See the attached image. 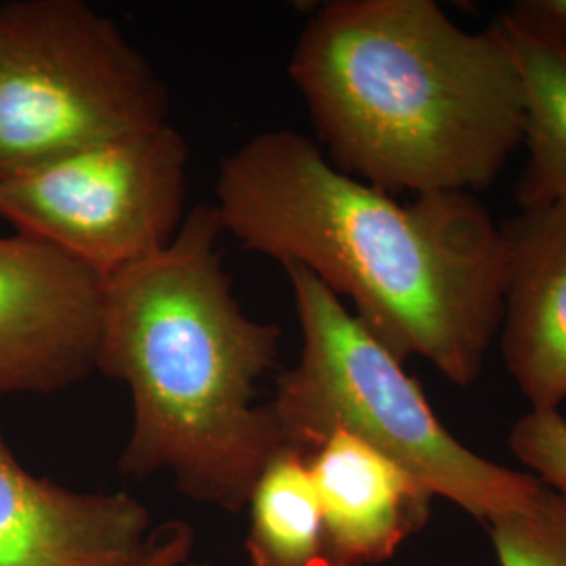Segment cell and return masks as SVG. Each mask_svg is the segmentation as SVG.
Masks as SVG:
<instances>
[{
  "label": "cell",
  "instance_id": "15",
  "mask_svg": "<svg viewBox=\"0 0 566 566\" xmlns=\"http://www.w3.org/2000/svg\"><path fill=\"white\" fill-rule=\"evenodd\" d=\"M500 18L566 51V0H516Z\"/></svg>",
  "mask_w": 566,
  "mask_h": 566
},
{
  "label": "cell",
  "instance_id": "9",
  "mask_svg": "<svg viewBox=\"0 0 566 566\" xmlns=\"http://www.w3.org/2000/svg\"><path fill=\"white\" fill-rule=\"evenodd\" d=\"M506 248L497 336L533 409L566 401V202L521 208L500 227Z\"/></svg>",
  "mask_w": 566,
  "mask_h": 566
},
{
  "label": "cell",
  "instance_id": "14",
  "mask_svg": "<svg viewBox=\"0 0 566 566\" xmlns=\"http://www.w3.org/2000/svg\"><path fill=\"white\" fill-rule=\"evenodd\" d=\"M507 443L544 485L566 495V418L558 409H531L514 424Z\"/></svg>",
  "mask_w": 566,
  "mask_h": 566
},
{
  "label": "cell",
  "instance_id": "10",
  "mask_svg": "<svg viewBox=\"0 0 566 566\" xmlns=\"http://www.w3.org/2000/svg\"><path fill=\"white\" fill-rule=\"evenodd\" d=\"M308 468L332 566L386 563L430 518L434 495L403 465L350 432H332L308 455Z\"/></svg>",
  "mask_w": 566,
  "mask_h": 566
},
{
  "label": "cell",
  "instance_id": "2",
  "mask_svg": "<svg viewBox=\"0 0 566 566\" xmlns=\"http://www.w3.org/2000/svg\"><path fill=\"white\" fill-rule=\"evenodd\" d=\"M290 78L329 163L386 193H470L523 145L521 72L497 23L472 34L434 0H332Z\"/></svg>",
  "mask_w": 566,
  "mask_h": 566
},
{
  "label": "cell",
  "instance_id": "4",
  "mask_svg": "<svg viewBox=\"0 0 566 566\" xmlns=\"http://www.w3.org/2000/svg\"><path fill=\"white\" fill-rule=\"evenodd\" d=\"M303 332L301 359L277 376L266 403L283 449L311 455L344 430L409 470L437 497L493 521L528 506L544 483L460 443L420 385L348 306L303 266H283Z\"/></svg>",
  "mask_w": 566,
  "mask_h": 566
},
{
  "label": "cell",
  "instance_id": "6",
  "mask_svg": "<svg viewBox=\"0 0 566 566\" xmlns=\"http://www.w3.org/2000/svg\"><path fill=\"white\" fill-rule=\"evenodd\" d=\"M187 158L172 124L142 128L0 181V219L107 280L179 233Z\"/></svg>",
  "mask_w": 566,
  "mask_h": 566
},
{
  "label": "cell",
  "instance_id": "5",
  "mask_svg": "<svg viewBox=\"0 0 566 566\" xmlns=\"http://www.w3.org/2000/svg\"><path fill=\"white\" fill-rule=\"evenodd\" d=\"M168 91L82 0L0 4V181L166 122Z\"/></svg>",
  "mask_w": 566,
  "mask_h": 566
},
{
  "label": "cell",
  "instance_id": "12",
  "mask_svg": "<svg viewBox=\"0 0 566 566\" xmlns=\"http://www.w3.org/2000/svg\"><path fill=\"white\" fill-rule=\"evenodd\" d=\"M245 549L252 566H332L324 512L308 458L282 449L250 495Z\"/></svg>",
  "mask_w": 566,
  "mask_h": 566
},
{
  "label": "cell",
  "instance_id": "7",
  "mask_svg": "<svg viewBox=\"0 0 566 566\" xmlns=\"http://www.w3.org/2000/svg\"><path fill=\"white\" fill-rule=\"evenodd\" d=\"M193 531L154 528L126 493H81L30 474L0 437V566H181Z\"/></svg>",
  "mask_w": 566,
  "mask_h": 566
},
{
  "label": "cell",
  "instance_id": "13",
  "mask_svg": "<svg viewBox=\"0 0 566 566\" xmlns=\"http://www.w3.org/2000/svg\"><path fill=\"white\" fill-rule=\"evenodd\" d=\"M489 528L500 566H566V495L552 486Z\"/></svg>",
  "mask_w": 566,
  "mask_h": 566
},
{
  "label": "cell",
  "instance_id": "3",
  "mask_svg": "<svg viewBox=\"0 0 566 566\" xmlns=\"http://www.w3.org/2000/svg\"><path fill=\"white\" fill-rule=\"evenodd\" d=\"M223 231L217 206L200 203L163 252L103 280L97 369L133 395L124 474L164 470L191 500L242 512L283 449L273 413L254 403L282 329L235 298Z\"/></svg>",
  "mask_w": 566,
  "mask_h": 566
},
{
  "label": "cell",
  "instance_id": "11",
  "mask_svg": "<svg viewBox=\"0 0 566 566\" xmlns=\"http://www.w3.org/2000/svg\"><path fill=\"white\" fill-rule=\"evenodd\" d=\"M521 72L525 97L526 166L516 185L521 208L566 202V51L495 21Z\"/></svg>",
  "mask_w": 566,
  "mask_h": 566
},
{
  "label": "cell",
  "instance_id": "8",
  "mask_svg": "<svg viewBox=\"0 0 566 566\" xmlns=\"http://www.w3.org/2000/svg\"><path fill=\"white\" fill-rule=\"evenodd\" d=\"M103 280L49 243L0 238V395H49L97 369Z\"/></svg>",
  "mask_w": 566,
  "mask_h": 566
},
{
  "label": "cell",
  "instance_id": "1",
  "mask_svg": "<svg viewBox=\"0 0 566 566\" xmlns=\"http://www.w3.org/2000/svg\"><path fill=\"white\" fill-rule=\"evenodd\" d=\"M224 231L245 250L313 273L399 359L472 385L497 338L506 248L472 193L399 203L327 160L301 133L266 130L224 158Z\"/></svg>",
  "mask_w": 566,
  "mask_h": 566
}]
</instances>
